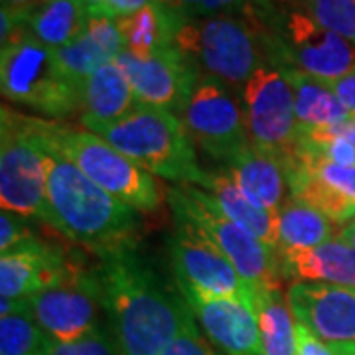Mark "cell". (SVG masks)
I'll return each instance as SVG.
<instances>
[{"mask_svg":"<svg viewBox=\"0 0 355 355\" xmlns=\"http://www.w3.org/2000/svg\"><path fill=\"white\" fill-rule=\"evenodd\" d=\"M95 270L119 355H162L196 324L182 292L166 288L137 247L103 257Z\"/></svg>","mask_w":355,"mask_h":355,"instance_id":"cell-1","label":"cell"},{"mask_svg":"<svg viewBox=\"0 0 355 355\" xmlns=\"http://www.w3.org/2000/svg\"><path fill=\"white\" fill-rule=\"evenodd\" d=\"M42 139L48 174L46 223L99 259L128 247H137L139 211L99 188L73 162L51 148L44 137V130Z\"/></svg>","mask_w":355,"mask_h":355,"instance_id":"cell-2","label":"cell"},{"mask_svg":"<svg viewBox=\"0 0 355 355\" xmlns=\"http://www.w3.org/2000/svg\"><path fill=\"white\" fill-rule=\"evenodd\" d=\"M178 51L200 76L239 89L259 65L270 60L263 14H214L184 18L176 34Z\"/></svg>","mask_w":355,"mask_h":355,"instance_id":"cell-3","label":"cell"},{"mask_svg":"<svg viewBox=\"0 0 355 355\" xmlns=\"http://www.w3.org/2000/svg\"><path fill=\"white\" fill-rule=\"evenodd\" d=\"M89 132L101 137L154 176L180 186H202L207 170L198 164L193 142L176 113L139 105L125 119L91 128Z\"/></svg>","mask_w":355,"mask_h":355,"instance_id":"cell-4","label":"cell"},{"mask_svg":"<svg viewBox=\"0 0 355 355\" xmlns=\"http://www.w3.org/2000/svg\"><path fill=\"white\" fill-rule=\"evenodd\" d=\"M0 89L4 99L51 119L81 113V85L65 73L55 50L30 32L2 46Z\"/></svg>","mask_w":355,"mask_h":355,"instance_id":"cell-5","label":"cell"},{"mask_svg":"<svg viewBox=\"0 0 355 355\" xmlns=\"http://www.w3.org/2000/svg\"><path fill=\"white\" fill-rule=\"evenodd\" d=\"M42 130L51 148L65 156L99 188L137 211H156L162 196L150 172L142 170L101 137L42 119Z\"/></svg>","mask_w":355,"mask_h":355,"instance_id":"cell-6","label":"cell"},{"mask_svg":"<svg viewBox=\"0 0 355 355\" xmlns=\"http://www.w3.org/2000/svg\"><path fill=\"white\" fill-rule=\"evenodd\" d=\"M270 60L331 83L355 69V44L284 2L265 14Z\"/></svg>","mask_w":355,"mask_h":355,"instance_id":"cell-7","label":"cell"},{"mask_svg":"<svg viewBox=\"0 0 355 355\" xmlns=\"http://www.w3.org/2000/svg\"><path fill=\"white\" fill-rule=\"evenodd\" d=\"M36 116L2 107L0 113V205L2 211L48 219L46 148Z\"/></svg>","mask_w":355,"mask_h":355,"instance_id":"cell-8","label":"cell"},{"mask_svg":"<svg viewBox=\"0 0 355 355\" xmlns=\"http://www.w3.org/2000/svg\"><path fill=\"white\" fill-rule=\"evenodd\" d=\"M168 202L174 211L190 217L202 229L253 291H280L279 254L229 219L207 191L191 184L172 186Z\"/></svg>","mask_w":355,"mask_h":355,"instance_id":"cell-9","label":"cell"},{"mask_svg":"<svg viewBox=\"0 0 355 355\" xmlns=\"http://www.w3.org/2000/svg\"><path fill=\"white\" fill-rule=\"evenodd\" d=\"M239 101L251 146L279 156L286 164L300 140L294 87L286 69L275 60L263 62L243 85Z\"/></svg>","mask_w":355,"mask_h":355,"instance_id":"cell-10","label":"cell"},{"mask_svg":"<svg viewBox=\"0 0 355 355\" xmlns=\"http://www.w3.org/2000/svg\"><path fill=\"white\" fill-rule=\"evenodd\" d=\"M30 304L40 328L53 343H71L101 328V284L97 270L73 265L58 282L30 296Z\"/></svg>","mask_w":355,"mask_h":355,"instance_id":"cell-11","label":"cell"},{"mask_svg":"<svg viewBox=\"0 0 355 355\" xmlns=\"http://www.w3.org/2000/svg\"><path fill=\"white\" fill-rule=\"evenodd\" d=\"M178 116L191 142L223 164L251 144L241 101L214 77L198 73L190 97Z\"/></svg>","mask_w":355,"mask_h":355,"instance_id":"cell-12","label":"cell"},{"mask_svg":"<svg viewBox=\"0 0 355 355\" xmlns=\"http://www.w3.org/2000/svg\"><path fill=\"white\" fill-rule=\"evenodd\" d=\"M172 214L176 225L170 237V251L178 286L202 296L253 298V288L202 229L184 214L174 209Z\"/></svg>","mask_w":355,"mask_h":355,"instance_id":"cell-13","label":"cell"},{"mask_svg":"<svg viewBox=\"0 0 355 355\" xmlns=\"http://www.w3.org/2000/svg\"><path fill=\"white\" fill-rule=\"evenodd\" d=\"M292 200L328 216L334 223L355 217V166H338L296 146L286 162Z\"/></svg>","mask_w":355,"mask_h":355,"instance_id":"cell-14","label":"cell"},{"mask_svg":"<svg viewBox=\"0 0 355 355\" xmlns=\"http://www.w3.org/2000/svg\"><path fill=\"white\" fill-rule=\"evenodd\" d=\"M114 64L127 76L139 105L176 114L182 113L198 79V71L178 48L148 58L123 50Z\"/></svg>","mask_w":355,"mask_h":355,"instance_id":"cell-15","label":"cell"},{"mask_svg":"<svg viewBox=\"0 0 355 355\" xmlns=\"http://www.w3.org/2000/svg\"><path fill=\"white\" fill-rule=\"evenodd\" d=\"M205 340L223 355H263L253 298L202 296L180 288Z\"/></svg>","mask_w":355,"mask_h":355,"instance_id":"cell-16","label":"cell"},{"mask_svg":"<svg viewBox=\"0 0 355 355\" xmlns=\"http://www.w3.org/2000/svg\"><path fill=\"white\" fill-rule=\"evenodd\" d=\"M286 298L296 322L316 338L355 343V288L294 282Z\"/></svg>","mask_w":355,"mask_h":355,"instance_id":"cell-17","label":"cell"},{"mask_svg":"<svg viewBox=\"0 0 355 355\" xmlns=\"http://www.w3.org/2000/svg\"><path fill=\"white\" fill-rule=\"evenodd\" d=\"M73 261L58 249L30 237L0 257V298L24 300L64 277Z\"/></svg>","mask_w":355,"mask_h":355,"instance_id":"cell-18","label":"cell"},{"mask_svg":"<svg viewBox=\"0 0 355 355\" xmlns=\"http://www.w3.org/2000/svg\"><path fill=\"white\" fill-rule=\"evenodd\" d=\"M279 263L282 277L296 282L355 288V249L342 237L312 249L280 253Z\"/></svg>","mask_w":355,"mask_h":355,"instance_id":"cell-19","label":"cell"},{"mask_svg":"<svg viewBox=\"0 0 355 355\" xmlns=\"http://www.w3.org/2000/svg\"><path fill=\"white\" fill-rule=\"evenodd\" d=\"M125 50L116 20L105 10H89L87 30L69 46L55 50L64 71L76 83L83 81L99 67L111 64Z\"/></svg>","mask_w":355,"mask_h":355,"instance_id":"cell-20","label":"cell"},{"mask_svg":"<svg viewBox=\"0 0 355 355\" xmlns=\"http://www.w3.org/2000/svg\"><path fill=\"white\" fill-rule=\"evenodd\" d=\"M223 170L235 180L241 190L253 196L257 202L275 216L284 203L292 200L286 166L275 154L259 150L249 144L225 162Z\"/></svg>","mask_w":355,"mask_h":355,"instance_id":"cell-21","label":"cell"},{"mask_svg":"<svg viewBox=\"0 0 355 355\" xmlns=\"http://www.w3.org/2000/svg\"><path fill=\"white\" fill-rule=\"evenodd\" d=\"M137 107L127 76L114 62L99 67L81 85V125L87 130L113 125Z\"/></svg>","mask_w":355,"mask_h":355,"instance_id":"cell-22","label":"cell"},{"mask_svg":"<svg viewBox=\"0 0 355 355\" xmlns=\"http://www.w3.org/2000/svg\"><path fill=\"white\" fill-rule=\"evenodd\" d=\"M202 190H205L219 205V209L233 219L237 225H241L245 231L254 235L259 241H263L266 247H270L277 253V217L265 209L261 203L241 190L235 180L229 176L225 170L205 172Z\"/></svg>","mask_w":355,"mask_h":355,"instance_id":"cell-23","label":"cell"},{"mask_svg":"<svg viewBox=\"0 0 355 355\" xmlns=\"http://www.w3.org/2000/svg\"><path fill=\"white\" fill-rule=\"evenodd\" d=\"M114 20L125 50L139 58H148L176 48V34L184 16L162 2H154L139 12Z\"/></svg>","mask_w":355,"mask_h":355,"instance_id":"cell-24","label":"cell"},{"mask_svg":"<svg viewBox=\"0 0 355 355\" xmlns=\"http://www.w3.org/2000/svg\"><path fill=\"white\" fill-rule=\"evenodd\" d=\"M284 69L294 87V107H296L300 137L320 130H330L352 116L331 91L330 83L308 76L304 71H298L294 67H284Z\"/></svg>","mask_w":355,"mask_h":355,"instance_id":"cell-25","label":"cell"},{"mask_svg":"<svg viewBox=\"0 0 355 355\" xmlns=\"http://www.w3.org/2000/svg\"><path fill=\"white\" fill-rule=\"evenodd\" d=\"M89 24V8L81 0H42L28 12V30L51 50L76 42Z\"/></svg>","mask_w":355,"mask_h":355,"instance_id":"cell-26","label":"cell"},{"mask_svg":"<svg viewBox=\"0 0 355 355\" xmlns=\"http://www.w3.org/2000/svg\"><path fill=\"white\" fill-rule=\"evenodd\" d=\"M263 355H298V322L282 291H254Z\"/></svg>","mask_w":355,"mask_h":355,"instance_id":"cell-27","label":"cell"},{"mask_svg":"<svg viewBox=\"0 0 355 355\" xmlns=\"http://www.w3.org/2000/svg\"><path fill=\"white\" fill-rule=\"evenodd\" d=\"M277 254L312 249L330 241L336 223L314 207L288 200L277 214Z\"/></svg>","mask_w":355,"mask_h":355,"instance_id":"cell-28","label":"cell"},{"mask_svg":"<svg viewBox=\"0 0 355 355\" xmlns=\"http://www.w3.org/2000/svg\"><path fill=\"white\" fill-rule=\"evenodd\" d=\"M51 345L32 308L0 316V355H50Z\"/></svg>","mask_w":355,"mask_h":355,"instance_id":"cell-29","label":"cell"},{"mask_svg":"<svg viewBox=\"0 0 355 355\" xmlns=\"http://www.w3.org/2000/svg\"><path fill=\"white\" fill-rule=\"evenodd\" d=\"M318 24L355 44V0H284Z\"/></svg>","mask_w":355,"mask_h":355,"instance_id":"cell-30","label":"cell"},{"mask_svg":"<svg viewBox=\"0 0 355 355\" xmlns=\"http://www.w3.org/2000/svg\"><path fill=\"white\" fill-rule=\"evenodd\" d=\"M184 18L214 16V14L266 12L275 6V0H158Z\"/></svg>","mask_w":355,"mask_h":355,"instance_id":"cell-31","label":"cell"},{"mask_svg":"<svg viewBox=\"0 0 355 355\" xmlns=\"http://www.w3.org/2000/svg\"><path fill=\"white\" fill-rule=\"evenodd\" d=\"M50 355H119L113 338L105 330L71 343H53Z\"/></svg>","mask_w":355,"mask_h":355,"instance_id":"cell-32","label":"cell"},{"mask_svg":"<svg viewBox=\"0 0 355 355\" xmlns=\"http://www.w3.org/2000/svg\"><path fill=\"white\" fill-rule=\"evenodd\" d=\"M162 355H219L216 347L205 340L198 324H191L188 330H184L176 338Z\"/></svg>","mask_w":355,"mask_h":355,"instance_id":"cell-33","label":"cell"},{"mask_svg":"<svg viewBox=\"0 0 355 355\" xmlns=\"http://www.w3.org/2000/svg\"><path fill=\"white\" fill-rule=\"evenodd\" d=\"M30 237H34V233L24 223V217L12 211L0 214V253L10 251Z\"/></svg>","mask_w":355,"mask_h":355,"instance_id":"cell-34","label":"cell"},{"mask_svg":"<svg viewBox=\"0 0 355 355\" xmlns=\"http://www.w3.org/2000/svg\"><path fill=\"white\" fill-rule=\"evenodd\" d=\"M330 87L336 93V97L340 99V103L345 107V111L355 116V69L340 77V79L331 81Z\"/></svg>","mask_w":355,"mask_h":355,"instance_id":"cell-35","label":"cell"},{"mask_svg":"<svg viewBox=\"0 0 355 355\" xmlns=\"http://www.w3.org/2000/svg\"><path fill=\"white\" fill-rule=\"evenodd\" d=\"M154 2L158 0H103V10L113 18H123L128 14L139 12Z\"/></svg>","mask_w":355,"mask_h":355,"instance_id":"cell-36","label":"cell"},{"mask_svg":"<svg viewBox=\"0 0 355 355\" xmlns=\"http://www.w3.org/2000/svg\"><path fill=\"white\" fill-rule=\"evenodd\" d=\"M328 132H330V135H336V137H342V139L345 140H349V142L355 146V116H349L345 123L338 125V127L330 128Z\"/></svg>","mask_w":355,"mask_h":355,"instance_id":"cell-37","label":"cell"},{"mask_svg":"<svg viewBox=\"0 0 355 355\" xmlns=\"http://www.w3.org/2000/svg\"><path fill=\"white\" fill-rule=\"evenodd\" d=\"M42 0H2V8H10V10H16V12L28 14Z\"/></svg>","mask_w":355,"mask_h":355,"instance_id":"cell-38","label":"cell"},{"mask_svg":"<svg viewBox=\"0 0 355 355\" xmlns=\"http://www.w3.org/2000/svg\"><path fill=\"white\" fill-rule=\"evenodd\" d=\"M340 237L355 249V219H352L349 223H345V225L340 229Z\"/></svg>","mask_w":355,"mask_h":355,"instance_id":"cell-39","label":"cell"},{"mask_svg":"<svg viewBox=\"0 0 355 355\" xmlns=\"http://www.w3.org/2000/svg\"><path fill=\"white\" fill-rule=\"evenodd\" d=\"M89 10H103V0H81Z\"/></svg>","mask_w":355,"mask_h":355,"instance_id":"cell-40","label":"cell"}]
</instances>
